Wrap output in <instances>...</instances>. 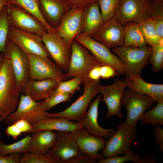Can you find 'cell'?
<instances>
[{"label": "cell", "mask_w": 163, "mask_h": 163, "mask_svg": "<svg viewBox=\"0 0 163 163\" xmlns=\"http://www.w3.org/2000/svg\"><path fill=\"white\" fill-rule=\"evenodd\" d=\"M98 0H65L70 8H83Z\"/></svg>", "instance_id": "cell-43"}, {"label": "cell", "mask_w": 163, "mask_h": 163, "mask_svg": "<svg viewBox=\"0 0 163 163\" xmlns=\"http://www.w3.org/2000/svg\"><path fill=\"white\" fill-rule=\"evenodd\" d=\"M42 15L47 23L54 28L70 9L65 0H38Z\"/></svg>", "instance_id": "cell-22"}, {"label": "cell", "mask_w": 163, "mask_h": 163, "mask_svg": "<svg viewBox=\"0 0 163 163\" xmlns=\"http://www.w3.org/2000/svg\"><path fill=\"white\" fill-rule=\"evenodd\" d=\"M20 163H54L46 154L28 152L23 153Z\"/></svg>", "instance_id": "cell-39"}, {"label": "cell", "mask_w": 163, "mask_h": 163, "mask_svg": "<svg viewBox=\"0 0 163 163\" xmlns=\"http://www.w3.org/2000/svg\"><path fill=\"white\" fill-rule=\"evenodd\" d=\"M54 163H94L97 160L85 155L72 132L57 131L56 141L46 154Z\"/></svg>", "instance_id": "cell-1"}, {"label": "cell", "mask_w": 163, "mask_h": 163, "mask_svg": "<svg viewBox=\"0 0 163 163\" xmlns=\"http://www.w3.org/2000/svg\"><path fill=\"white\" fill-rule=\"evenodd\" d=\"M6 0V1H7V2L8 1H9V0Z\"/></svg>", "instance_id": "cell-51"}, {"label": "cell", "mask_w": 163, "mask_h": 163, "mask_svg": "<svg viewBox=\"0 0 163 163\" xmlns=\"http://www.w3.org/2000/svg\"><path fill=\"white\" fill-rule=\"evenodd\" d=\"M59 82L52 78L29 79L21 93L28 95L35 101H39L46 99L53 94Z\"/></svg>", "instance_id": "cell-21"}, {"label": "cell", "mask_w": 163, "mask_h": 163, "mask_svg": "<svg viewBox=\"0 0 163 163\" xmlns=\"http://www.w3.org/2000/svg\"><path fill=\"white\" fill-rule=\"evenodd\" d=\"M5 117V116H2V117L0 119V124L1 123V122L2 121H3V119ZM1 133L0 131V139L1 138Z\"/></svg>", "instance_id": "cell-49"}, {"label": "cell", "mask_w": 163, "mask_h": 163, "mask_svg": "<svg viewBox=\"0 0 163 163\" xmlns=\"http://www.w3.org/2000/svg\"><path fill=\"white\" fill-rule=\"evenodd\" d=\"M150 16L149 0H120L113 18L124 25L131 21L139 24Z\"/></svg>", "instance_id": "cell-10"}, {"label": "cell", "mask_w": 163, "mask_h": 163, "mask_svg": "<svg viewBox=\"0 0 163 163\" xmlns=\"http://www.w3.org/2000/svg\"><path fill=\"white\" fill-rule=\"evenodd\" d=\"M29 64V79L42 80L52 78L59 82L65 81V73L50 59L27 54Z\"/></svg>", "instance_id": "cell-13"}, {"label": "cell", "mask_w": 163, "mask_h": 163, "mask_svg": "<svg viewBox=\"0 0 163 163\" xmlns=\"http://www.w3.org/2000/svg\"><path fill=\"white\" fill-rule=\"evenodd\" d=\"M152 50L149 46L132 47L122 46L112 51L120 60L127 76H140L141 70L148 61Z\"/></svg>", "instance_id": "cell-4"}, {"label": "cell", "mask_w": 163, "mask_h": 163, "mask_svg": "<svg viewBox=\"0 0 163 163\" xmlns=\"http://www.w3.org/2000/svg\"><path fill=\"white\" fill-rule=\"evenodd\" d=\"M7 4L20 7L41 21L46 27L48 32H55L54 28L47 23L42 15L38 0H9Z\"/></svg>", "instance_id": "cell-28"}, {"label": "cell", "mask_w": 163, "mask_h": 163, "mask_svg": "<svg viewBox=\"0 0 163 163\" xmlns=\"http://www.w3.org/2000/svg\"><path fill=\"white\" fill-rule=\"evenodd\" d=\"M101 66L89 51L83 45L74 40L71 45V54L66 79L78 77L84 84L90 80L88 78L90 71L94 67Z\"/></svg>", "instance_id": "cell-3"}, {"label": "cell", "mask_w": 163, "mask_h": 163, "mask_svg": "<svg viewBox=\"0 0 163 163\" xmlns=\"http://www.w3.org/2000/svg\"><path fill=\"white\" fill-rule=\"evenodd\" d=\"M31 139V136L27 135L19 141L11 144H5L0 141V155L29 152Z\"/></svg>", "instance_id": "cell-32"}, {"label": "cell", "mask_w": 163, "mask_h": 163, "mask_svg": "<svg viewBox=\"0 0 163 163\" xmlns=\"http://www.w3.org/2000/svg\"><path fill=\"white\" fill-rule=\"evenodd\" d=\"M124 27V46L138 47L145 46V43L138 24L131 21Z\"/></svg>", "instance_id": "cell-27"}, {"label": "cell", "mask_w": 163, "mask_h": 163, "mask_svg": "<svg viewBox=\"0 0 163 163\" xmlns=\"http://www.w3.org/2000/svg\"><path fill=\"white\" fill-rule=\"evenodd\" d=\"M7 3L6 0H0V13L3 7L6 5Z\"/></svg>", "instance_id": "cell-47"}, {"label": "cell", "mask_w": 163, "mask_h": 163, "mask_svg": "<svg viewBox=\"0 0 163 163\" xmlns=\"http://www.w3.org/2000/svg\"><path fill=\"white\" fill-rule=\"evenodd\" d=\"M100 81L90 80L85 83L83 93L69 107L61 111L46 112L48 118L63 117L71 121L81 122L84 118L88 108L94 97L99 93L98 84Z\"/></svg>", "instance_id": "cell-5"}, {"label": "cell", "mask_w": 163, "mask_h": 163, "mask_svg": "<svg viewBox=\"0 0 163 163\" xmlns=\"http://www.w3.org/2000/svg\"><path fill=\"white\" fill-rule=\"evenodd\" d=\"M83 8H70L62 18L59 24L54 28L55 32L71 47L76 37L82 33L81 21Z\"/></svg>", "instance_id": "cell-17"}, {"label": "cell", "mask_w": 163, "mask_h": 163, "mask_svg": "<svg viewBox=\"0 0 163 163\" xmlns=\"http://www.w3.org/2000/svg\"><path fill=\"white\" fill-rule=\"evenodd\" d=\"M150 18L154 21L157 32L163 38V0H149Z\"/></svg>", "instance_id": "cell-31"}, {"label": "cell", "mask_w": 163, "mask_h": 163, "mask_svg": "<svg viewBox=\"0 0 163 163\" xmlns=\"http://www.w3.org/2000/svg\"><path fill=\"white\" fill-rule=\"evenodd\" d=\"M8 38L27 54H32L50 59L41 37L36 34L9 27Z\"/></svg>", "instance_id": "cell-12"}, {"label": "cell", "mask_w": 163, "mask_h": 163, "mask_svg": "<svg viewBox=\"0 0 163 163\" xmlns=\"http://www.w3.org/2000/svg\"><path fill=\"white\" fill-rule=\"evenodd\" d=\"M83 128L81 123L74 122L66 118H47L32 124L31 129L27 134L44 130L73 132Z\"/></svg>", "instance_id": "cell-25"}, {"label": "cell", "mask_w": 163, "mask_h": 163, "mask_svg": "<svg viewBox=\"0 0 163 163\" xmlns=\"http://www.w3.org/2000/svg\"><path fill=\"white\" fill-rule=\"evenodd\" d=\"M14 123L19 129L22 133L25 134H27L31 128V125L24 119H20Z\"/></svg>", "instance_id": "cell-45"}, {"label": "cell", "mask_w": 163, "mask_h": 163, "mask_svg": "<svg viewBox=\"0 0 163 163\" xmlns=\"http://www.w3.org/2000/svg\"><path fill=\"white\" fill-rule=\"evenodd\" d=\"M139 120L143 124L163 126V100L157 101L155 107L144 113Z\"/></svg>", "instance_id": "cell-33"}, {"label": "cell", "mask_w": 163, "mask_h": 163, "mask_svg": "<svg viewBox=\"0 0 163 163\" xmlns=\"http://www.w3.org/2000/svg\"><path fill=\"white\" fill-rule=\"evenodd\" d=\"M120 0H98L100 11L104 21L113 18Z\"/></svg>", "instance_id": "cell-36"}, {"label": "cell", "mask_w": 163, "mask_h": 163, "mask_svg": "<svg viewBox=\"0 0 163 163\" xmlns=\"http://www.w3.org/2000/svg\"><path fill=\"white\" fill-rule=\"evenodd\" d=\"M92 37L109 49L121 47L124 43V27L113 18L104 21Z\"/></svg>", "instance_id": "cell-18"}, {"label": "cell", "mask_w": 163, "mask_h": 163, "mask_svg": "<svg viewBox=\"0 0 163 163\" xmlns=\"http://www.w3.org/2000/svg\"><path fill=\"white\" fill-rule=\"evenodd\" d=\"M153 133L155 143L159 148L161 152L163 153V129L161 126H154Z\"/></svg>", "instance_id": "cell-40"}, {"label": "cell", "mask_w": 163, "mask_h": 163, "mask_svg": "<svg viewBox=\"0 0 163 163\" xmlns=\"http://www.w3.org/2000/svg\"><path fill=\"white\" fill-rule=\"evenodd\" d=\"M5 132L7 135L12 137L15 139L21 135L22 133L19 129L14 123L8 126L6 129Z\"/></svg>", "instance_id": "cell-44"}, {"label": "cell", "mask_w": 163, "mask_h": 163, "mask_svg": "<svg viewBox=\"0 0 163 163\" xmlns=\"http://www.w3.org/2000/svg\"><path fill=\"white\" fill-rule=\"evenodd\" d=\"M72 94L62 92L54 93L48 98L43 99L45 109L47 111L56 105L70 101Z\"/></svg>", "instance_id": "cell-38"}, {"label": "cell", "mask_w": 163, "mask_h": 163, "mask_svg": "<svg viewBox=\"0 0 163 163\" xmlns=\"http://www.w3.org/2000/svg\"><path fill=\"white\" fill-rule=\"evenodd\" d=\"M155 102L148 96L129 88L125 91L121 101V105L127 111L125 123L130 126H136L141 116L147 110L153 107Z\"/></svg>", "instance_id": "cell-11"}, {"label": "cell", "mask_w": 163, "mask_h": 163, "mask_svg": "<svg viewBox=\"0 0 163 163\" xmlns=\"http://www.w3.org/2000/svg\"><path fill=\"white\" fill-rule=\"evenodd\" d=\"M72 132L80 149L84 154L97 160L104 158L98 152L103 150L105 146L107 140L105 138L93 136L84 128Z\"/></svg>", "instance_id": "cell-19"}, {"label": "cell", "mask_w": 163, "mask_h": 163, "mask_svg": "<svg viewBox=\"0 0 163 163\" xmlns=\"http://www.w3.org/2000/svg\"><path fill=\"white\" fill-rule=\"evenodd\" d=\"M101 66H96L93 68L89 72L88 78L90 80L99 81L101 78L100 67Z\"/></svg>", "instance_id": "cell-46"}, {"label": "cell", "mask_w": 163, "mask_h": 163, "mask_svg": "<svg viewBox=\"0 0 163 163\" xmlns=\"http://www.w3.org/2000/svg\"><path fill=\"white\" fill-rule=\"evenodd\" d=\"M151 53L149 59L152 70L155 72H160L163 68V40L152 46Z\"/></svg>", "instance_id": "cell-34"}, {"label": "cell", "mask_w": 163, "mask_h": 163, "mask_svg": "<svg viewBox=\"0 0 163 163\" xmlns=\"http://www.w3.org/2000/svg\"><path fill=\"white\" fill-rule=\"evenodd\" d=\"M102 98V96L99 94L91 102L85 117L80 123L83 127L91 135L107 139L115 130L113 129L104 128L98 123V107Z\"/></svg>", "instance_id": "cell-20"}, {"label": "cell", "mask_w": 163, "mask_h": 163, "mask_svg": "<svg viewBox=\"0 0 163 163\" xmlns=\"http://www.w3.org/2000/svg\"><path fill=\"white\" fill-rule=\"evenodd\" d=\"M99 93L102 95V101L107 108L106 119L116 116L120 119L124 117L121 109V101L127 86L123 80L117 78L109 85L98 84Z\"/></svg>", "instance_id": "cell-14"}, {"label": "cell", "mask_w": 163, "mask_h": 163, "mask_svg": "<svg viewBox=\"0 0 163 163\" xmlns=\"http://www.w3.org/2000/svg\"><path fill=\"white\" fill-rule=\"evenodd\" d=\"M65 81H62L59 83L54 93L62 92L73 95L76 91L80 89V86L82 84L80 78L74 77L68 80Z\"/></svg>", "instance_id": "cell-37"}, {"label": "cell", "mask_w": 163, "mask_h": 163, "mask_svg": "<svg viewBox=\"0 0 163 163\" xmlns=\"http://www.w3.org/2000/svg\"><path fill=\"white\" fill-rule=\"evenodd\" d=\"M4 54L10 61L21 93L29 79V64L27 55L8 37Z\"/></svg>", "instance_id": "cell-16"}, {"label": "cell", "mask_w": 163, "mask_h": 163, "mask_svg": "<svg viewBox=\"0 0 163 163\" xmlns=\"http://www.w3.org/2000/svg\"><path fill=\"white\" fill-rule=\"evenodd\" d=\"M122 156H115L107 157L100 160L98 163H123L132 161L134 163H154L155 158L151 155H148L143 158L138 154L135 153L133 151L130 149L124 153Z\"/></svg>", "instance_id": "cell-29"}, {"label": "cell", "mask_w": 163, "mask_h": 163, "mask_svg": "<svg viewBox=\"0 0 163 163\" xmlns=\"http://www.w3.org/2000/svg\"><path fill=\"white\" fill-rule=\"evenodd\" d=\"M41 38L50 57L62 70L68 69L71 54V47L56 32H47Z\"/></svg>", "instance_id": "cell-15"}, {"label": "cell", "mask_w": 163, "mask_h": 163, "mask_svg": "<svg viewBox=\"0 0 163 163\" xmlns=\"http://www.w3.org/2000/svg\"><path fill=\"white\" fill-rule=\"evenodd\" d=\"M2 116H1L0 115V119L2 117Z\"/></svg>", "instance_id": "cell-50"}, {"label": "cell", "mask_w": 163, "mask_h": 163, "mask_svg": "<svg viewBox=\"0 0 163 163\" xmlns=\"http://www.w3.org/2000/svg\"><path fill=\"white\" fill-rule=\"evenodd\" d=\"M21 91L10 61L4 54L0 67V115L6 116L18 105Z\"/></svg>", "instance_id": "cell-2"}, {"label": "cell", "mask_w": 163, "mask_h": 163, "mask_svg": "<svg viewBox=\"0 0 163 163\" xmlns=\"http://www.w3.org/2000/svg\"><path fill=\"white\" fill-rule=\"evenodd\" d=\"M137 134L136 126H129L125 122L120 123L107 139L101 154L104 158L125 153L135 142Z\"/></svg>", "instance_id": "cell-6"}, {"label": "cell", "mask_w": 163, "mask_h": 163, "mask_svg": "<svg viewBox=\"0 0 163 163\" xmlns=\"http://www.w3.org/2000/svg\"><path fill=\"white\" fill-rule=\"evenodd\" d=\"M123 80L129 89L146 95L155 101L163 100V84L148 83L139 75H126Z\"/></svg>", "instance_id": "cell-24"}, {"label": "cell", "mask_w": 163, "mask_h": 163, "mask_svg": "<svg viewBox=\"0 0 163 163\" xmlns=\"http://www.w3.org/2000/svg\"><path fill=\"white\" fill-rule=\"evenodd\" d=\"M23 154L18 153L6 155H0V163H20Z\"/></svg>", "instance_id": "cell-42"}, {"label": "cell", "mask_w": 163, "mask_h": 163, "mask_svg": "<svg viewBox=\"0 0 163 163\" xmlns=\"http://www.w3.org/2000/svg\"><path fill=\"white\" fill-rule=\"evenodd\" d=\"M104 22L97 1L83 7L81 21L82 33L92 37Z\"/></svg>", "instance_id": "cell-23"}, {"label": "cell", "mask_w": 163, "mask_h": 163, "mask_svg": "<svg viewBox=\"0 0 163 163\" xmlns=\"http://www.w3.org/2000/svg\"><path fill=\"white\" fill-rule=\"evenodd\" d=\"M45 109L43 100L36 101L28 95L21 93L16 110L6 116L3 121L9 125L20 119H24L31 125L48 118Z\"/></svg>", "instance_id": "cell-7"}, {"label": "cell", "mask_w": 163, "mask_h": 163, "mask_svg": "<svg viewBox=\"0 0 163 163\" xmlns=\"http://www.w3.org/2000/svg\"><path fill=\"white\" fill-rule=\"evenodd\" d=\"M75 40L85 46L99 62L101 66L107 65L113 68L119 75L125 74L123 66L119 57L110 49L82 33L77 35Z\"/></svg>", "instance_id": "cell-9"}, {"label": "cell", "mask_w": 163, "mask_h": 163, "mask_svg": "<svg viewBox=\"0 0 163 163\" xmlns=\"http://www.w3.org/2000/svg\"><path fill=\"white\" fill-rule=\"evenodd\" d=\"M7 18L9 27L42 36L48 32L45 26L36 17L20 7L8 5Z\"/></svg>", "instance_id": "cell-8"}, {"label": "cell", "mask_w": 163, "mask_h": 163, "mask_svg": "<svg viewBox=\"0 0 163 163\" xmlns=\"http://www.w3.org/2000/svg\"><path fill=\"white\" fill-rule=\"evenodd\" d=\"M138 25L147 45L152 47L163 40V39H161L158 36L154 21L151 18L146 19L138 24Z\"/></svg>", "instance_id": "cell-30"}, {"label": "cell", "mask_w": 163, "mask_h": 163, "mask_svg": "<svg viewBox=\"0 0 163 163\" xmlns=\"http://www.w3.org/2000/svg\"><path fill=\"white\" fill-rule=\"evenodd\" d=\"M101 78L107 79L119 75L116 70L107 65L101 66L100 67Z\"/></svg>", "instance_id": "cell-41"}, {"label": "cell", "mask_w": 163, "mask_h": 163, "mask_svg": "<svg viewBox=\"0 0 163 163\" xmlns=\"http://www.w3.org/2000/svg\"><path fill=\"white\" fill-rule=\"evenodd\" d=\"M7 6L3 7L0 13V55L5 53L9 27L7 18Z\"/></svg>", "instance_id": "cell-35"}, {"label": "cell", "mask_w": 163, "mask_h": 163, "mask_svg": "<svg viewBox=\"0 0 163 163\" xmlns=\"http://www.w3.org/2000/svg\"><path fill=\"white\" fill-rule=\"evenodd\" d=\"M29 152L46 154L54 144L56 133L53 131H40L33 133Z\"/></svg>", "instance_id": "cell-26"}, {"label": "cell", "mask_w": 163, "mask_h": 163, "mask_svg": "<svg viewBox=\"0 0 163 163\" xmlns=\"http://www.w3.org/2000/svg\"><path fill=\"white\" fill-rule=\"evenodd\" d=\"M4 56V53L0 55V67L2 64Z\"/></svg>", "instance_id": "cell-48"}]
</instances>
